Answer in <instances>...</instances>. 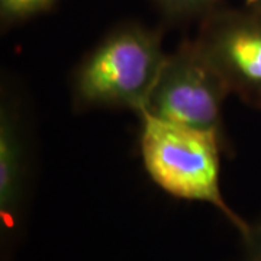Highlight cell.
Listing matches in <instances>:
<instances>
[{"instance_id": "4", "label": "cell", "mask_w": 261, "mask_h": 261, "mask_svg": "<svg viewBox=\"0 0 261 261\" xmlns=\"http://www.w3.org/2000/svg\"><path fill=\"white\" fill-rule=\"evenodd\" d=\"M197 42L229 90L261 99V18L240 13L214 16Z\"/></svg>"}, {"instance_id": "9", "label": "cell", "mask_w": 261, "mask_h": 261, "mask_svg": "<svg viewBox=\"0 0 261 261\" xmlns=\"http://www.w3.org/2000/svg\"><path fill=\"white\" fill-rule=\"evenodd\" d=\"M248 2H250V3H260L261 0H248Z\"/></svg>"}, {"instance_id": "5", "label": "cell", "mask_w": 261, "mask_h": 261, "mask_svg": "<svg viewBox=\"0 0 261 261\" xmlns=\"http://www.w3.org/2000/svg\"><path fill=\"white\" fill-rule=\"evenodd\" d=\"M28 203L25 148L16 115L9 106L0 113V221L2 243L6 250L18 241ZM5 250V251H6Z\"/></svg>"}, {"instance_id": "3", "label": "cell", "mask_w": 261, "mask_h": 261, "mask_svg": "<svg viewBox=\"0 0 261 261\" xmlns=\"http://www.w3.org/2000/svg\"><path fill=\"white\" fill-rule=\"evenodd\" d=\"M228 92L224 77L199 42L187 44L167 57L142 112L219 134L221 108Z\"/></svg>"}, {"instance_id": "1", "label": "cell", "mask_w": 261, "mask_h": 261, "mask_svg": "<svg viewBox=\"0 0 261 261\" xmlns=\"http://www.w3.org/2000/svg\"><path fill=\"white\" fill-rule=\"evenodd\" d=\"M140 115L141 152L151 180L177 199L214 206L243 232L248 222L228 206L221 192L218 132L166 121L148 112Z\"/></svg>"}, {"instance_id": "8", "label": "cell", "mask_w": 261, "mask_h": 261, "mask_svg": "<svg viewBox=\"0 0 261 261\" xmlns=\"http://www.w3.org/2000/svg\"><path fill=\"white\" fill-rule=\"evenodd\" d=\"M168 10L176 13H196L207 9L216 0H160Z\"/></svg>"}, {"instance_id": "2", "label": "cell", "mask_w": 261, "mask_h": 261, "mask_svg": "<svg viewBox=\"0 0 261 261\" xmlns=\"http://www.w3.org/2000/svg\"><path fill=\"white\" fill-rule=\"evenodd\" d=\"M160 37L137 25L112 32L75 77V99L86 106H121L142 112L167 61Z\"/></svg>"}, {"instance_id": "7", "label": "cell", "mask_w": 261, "mask_h": 261, "mask_svg": "<svg viewBox=\"0 0 261 261\" xmlns=\"http://www.w3.org/2000/svg\"><path fill=\"white\" fill-rule=\"evenodd\" d=\"M240 237L241 252L237 261H261V219L254 224H247Z\"/></svg>"}, {"instance_id": "6", "label": "cell", "mask_w": 261, "mask_h": 261, "mask_svg": "<svg viewBox=\"0 0 261 261\" xmlns=\"http://www.w3.org/2000/svg\"><path fill=\"white\" fill-rule=\"evenodd\" d=\"M57 0H0V13L6 22L27 19L49 9Z\"/></svg>"}]
</instances>
